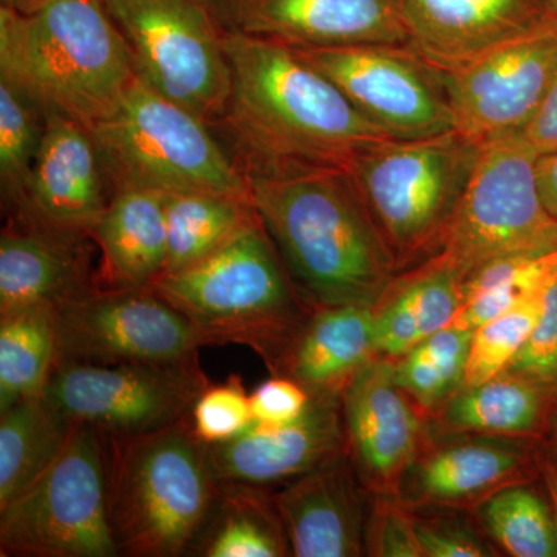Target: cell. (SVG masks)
Segmentation results:
<instances>
[{
	"label": "cell",
	"instance_id": "5",
	"mask_svg": "<svg viewBox=\"0 0 557 557\" xmlns=\"http://www.w3.org/2000/svg\"><path fill=\"white\" fill-rule=\"evenodd\" d=\"M106 438L109 520L120 556L190 555L222 483L189 418L149 434Z\"/></svg>",
	"mask_w": 557,
	"mask_h": 557
},
{
	"label": "cell",
	"instance_id": "33",
	"mask_svg": "<svg viewBox=\"0 0 557 557\" xmlns=\"http://www.w3.org/2000/svg\"><path fill=\"white\" fill-rule=\"evenodd\" d=\"M474 330L456 325L438 330L394 362V379L418 406L443 405L463 384Z\"/></svg>",
	"mask_w": 557,
	"mask_h": 557
},
{
	"label": "cell",
	"instance_id": "27",
	"mask_svg": "<svg viewBox=\"0 0 557 557\" xmlns=\"http://www.w3.org/2000/svg\"><path fill=\"white\" fill-rule=\"evenodd\" d=\"M190 555L284 557L292 555L273 494L265 487L222 483L215 507Z\"/></svg>",
	"mask_w": 557,
	"mask_h": 557
},
{
	"label": "cell",
	"instance_id": "32",
	"mask_svg": "<svg viewBox=\"0 0 557 557\" xmlns=\"http://www.w3.org/2000/svg\"><path fill=\"white\" fill-rule=\"evenodd\" d=\"M487 536L508 555L555 557L557 537L552 505L527 483L500 487L475 505Z\"/></svg>",
	"mask_w": 557,
	"mask_h": 557
},
{
	"label": "cell",
	"instance_id": "45",
	"mask_svg": "<svg viewBox=\"0 0 557 557\" xmlns=\"http://www.w3.org/2000/svg\"><path fill=\"white\" fill-rule=\"evenodd\" d=\"M46 0H0L3 7L20 11V13H33L38 10Z\"/></svg>",
	"mask_w": 557,
	"mask_h": 557
},
{
	"label": "cell",
	"instance_id": "15",
	"mask_svg": "<svg viewBox=\"0 0 557 557\" xmlns=\"http://www.w3.org/2000/svg\"><path fill=\"white\" fill-rule=\"evenodd\" d=\"M104 164L90 131L54 110L44 112L38 156L20 203L17 222L65 240L91 239L109 200Z\"/></svg>",
	"mask_w": 557,
	"mask_h": 557
},
{
	"label": "cell",
	"instance_id": "44",
	"mask_svg": "<svg viewBox=\"0 0 557 557\" xmlns=\"http://www.w3.org/2000/svg\"><path fill=\"white\" fill-rule=\"evenodd\" d=\"M542 478H544L545 487L552 505L553 518H555L556 537H557V468L548 458L542 461Z\"/></svg>",
	"mask_w": 557,
	"mask_h": 557
},
{
	"label": "cell",
	"instance_id": "18",
	"mask_svg": "<svg viewBox=\"0 0 557 557\" xmlns=\"http://www.w3.org/2000/svg\"><path fill=\"white\" fill-rule=\"evenodd\" d=\"M346 449L343 398L311 394L302 417L281 426L252 423L231 442L207 446L220 483L271 486L292 482Z\"/></svg>",
	"mask_w": 557,
	"mask_h": 557
},
{
	"label": "cell",
	"instance_id": "26",
	"mask_svg": "<svg viewBox=\"0 0 557 557\" xmlns=\"http://www.w3.org/2000/svg\"><path fill=\"white\" fill-rule=\"evenodd\" d=\"M553 388L502 372L478 386L460 387L445 403L442 426L449 434L530 437L547 423Z\"/></svg>",
	"mask_w": 557,
	"mask_h": 557
},
{
	"label": "cell",
	"instance_id": "28",
	"mask_svg": "<svg viewBox=\"0 0 557 557\" xmlns=\"http://www.w3.org/2000/svg\"><path fill=\"white\" fill-rule=\"evenodd\" d=\"M75 424L44 395L0 412V508L54 463Z\"/></svg>",
	"mask_w": 557,
	"mask_h": 557
},
{
	"label": "cell",
	"instance_id": "35",
	"mask_svg": "<svg viewBox=\"0 0 557 557\" xmlns=\"http://www.w3.org/2000/svg\"><path fill=\"white\" fill-rule=\"evenodd\" d=\"M545 293L474 330L461 387L478 386L507 370L536 327L544 310Z\"/></svg>",
	"mask_w": 557,
	"mask_h": 557
},
{
	"label": "cell",
	"instance_id": "16",
	"mask_svg": "<svg viewBox=\"0 0 557 557\" xmlns=\"http://www.w3.org/2000/svg\"><path fill=\"white\" fill-rule=\"evenodd\" d=\"M228 33L330 49L359 44H410L398 0H211Z\"/></svg>",
	"mask_w": 557,
	"mask_h": 557
},
{
	"label": "cell",
	"instance_id": "42",
	"mask_svg": "<svg viewBox=\"0 0 557 557\" xmlns=\"http://www.w3.org/2000/svg\"><path fill=\"white\" fill-rule=\"evenodd\" d=\"M537 183L545 208L557 219V150L539 156Z\"/></svg>",
	"mask_w": 557,
	"mask_h": 557
},
{
	"label": "cell",
	"instance_id": "22",
	"mask_svg": "<svg viewBox=\"0 0 557 557\" xmlns=\"http://www.w3.org/2000/svg\"><path fill=\"white\" fill-rule=\"evenodd\" d=\"M84 242L61 239L10 220L0 236V314L58 307L95 287Z\"/></svg>",
	"mask_w": 557,
	"mask_h": 557
},
{
	"label": "cell",
	"instance_id": "40",
	"mask_svg": "<svg viewBox=\"0 0 557 557\" xmlns=\"http://www.w3.org/2000/svg\"><path fill=\"white\" fill-rule=\"evenodd\" d=\"M255 423L281 426L298 420L309 409L311 394L295 380L273 375L249 394Z\"/></svg>",
	"mask_w": 557,
	"mask_h": 557
},
{
	"label": "cell",
	"instance_id": "19",
	"mask_svg": "<svg viewBox=\"0 0 557 557\" xmlns=\"http://www.w3.org/2000/svg\"><path fill=\"white\" fill-rule=\"evenodd\" d=\"M347 448L273 494L296 557H357L366 552L368 504Z\"/></svg>",
	"mask_w": 557,
	"mask_h": 557
},
{
	"label": "cell",
	"instance_id": "10",
	"mask_svg": "<svg viewBox=\"0 0 557 557\" xmlns=\"http://www.w3.org/2000/svg\"><path fill=\"white\" fill-rule=\"evenodd\" d=\"M138 78L220 126L231 95L226 30L211 0H108Z\"/></svg>",
	"mask_w": 557,
	"mask_h": 557
},
{
	"label": "cell",
	"instance_id": "9",
	"mask_svg": "<svg viewBox=\"0 0 557 557\" xmlns=\"http://www.w3.org/2000/svg\"><path fill=\"white\" fill-rule=\"evenodd\" d=\"M537 159L520 129L482 143L463 199L434 259L465 281L496 259L556 251L557 219L539 190Z\"/></svg>",
	"mask_w": 557,
	"mask_h": 557
},
{
	"label": "cell",
	"instance_id": "2",
	"mask_svg": "<svg viewBox=\"0 0 557 557\" xmlns=\"http://www.w3.org/2000/svg\"><path fill=\"white\" fill-rule=\"evenodd\" d=\"M225 53L231 95L220 126L233 137L242 170L347 168L362 149L392 138L292 47L226 32Z\"/></svg>",
	"mask_w": 557,
	"mask_h": 557
},
{
	"label": "cell",
	"instance_id": "1",
	"mask_svg": "<svg viewBox=\"0 0 557 557\" xmlns=\"http://www.w3.org/2000/svg\"><path fill=\"white\" fill-rule=\"evenodd\" d=\"M251 203L311 309L379 306L398 270L347 168L245 171Z\"/></svg>",
	"mask_w": 557,
	"mask_h": 557
},
{
	"label": "cell",
	"instance_id": "13",
	"mask_svg": "<svg viewBox=\"0 0 557 557\" xmlns=\"http://www.w3.org/2000/svg\"><path fill=\"white\" fill-rule=\"evenodd\" d=\"M61 361L119 364L197 357L207 341L152 288L91 287L57 307Z\"/></svg>",
	"mask_w": 557,
	"mask_h": 557
},
{
	"label": "cell",
	"instance_id": "11",
	"mask_svg": "<svg viewBox=\"0 0 557 557\" xmlns=\"http://www.w3.org/2000/svg\"><path fill=\"white\" fill-rule=\"evenodd\" d=\"M211 381L197 357L174 362H58L42 395L73 423L132 437L188 420Z\"/></svg>",
	"mask_w": 557,
	"mask_h": 557
},
{
	"label": "cell",
	"instance_id": "43",
	"mask_svg": "<svg viewBox=\"0 0 557 557\" xmlns=\"http://www.w3.org/2000/svg\"><path fill=\"white\" fill-rule=\"evenodd\" d=\"M548 434V460L557 468V386L553 391L552 403L547 413V423H545Z\"/></svg>",
	"mask_w": 557,
	"mask_h": 557
},
{
	"label": "cell",
	"instance_id": "14",
	"mask_svg": "<svg viewBox=\"0 0 557 557\" xmlns=\"http://www.w3.org/2000/svg\"><path fill=\"white\" fill-rule=\"evenodd\" d=\"M443 76L454 129L479 143L522 129L557 76V14Z\"/></svg>",
	"mask_w": 557,
	"mask_h": 557
},
{
	"label": "cell",
	"instance_id": "17",
	"mask_svg": "<svg viewBox=\"0 0 557 557\" xmlns=\"http://www.w3.org/2000/svg\"><path fill=\"white\" fill-rule=\"evenodd\" d=\"M346 448L362 483L376 494H395L420 454L423 420L417 403L394 379V361H369L343 392Z\"/></svg>",
	"mask_w": 557,
	"mask_h": 557
},
{
	"label": "cell",
	"instance_id": "34",
	"mask_svg": "<svg viewBox=\"0 0 557 557\" xmlns=\"http://www.w3.org/2000/svg\"><path fill=\"white\" fill-rule=\"evenodd\" d=\"M44 112L11 81L0 76V183L3 200L20 203L42 139Z\"/></svg>",
	"mask_w": 557,
	"mask_h": 557
},
{
	"label": "cell",
	"instance_id": "36",
	"mask_svg": "<svg viewBox=\"0 0 557 557\" xmlns=\"http://www.w3.org/2000/svg\"><path fill=\"white\" fill-rule=\"evenodd\" d=\"M189 423L194 435L207 446L231 442L251 428V398L239 376L209 383L194 403Z\"/></svg>",
	"mask_w": 557,
	"mask_h": 557
},
{
	"label": "cell",
	"instance_id": "3",
	"mask_svg": "<svg viewBox=\"0 0 557 557\" xmlns=\"http://www.w3.org/2000/svg\"><path fill=\"white\" fill-rule=\"evenodd\" d=\"M0 76L42 112L90 129L116 109L137 72L104 3L46 0L33 13L0 5Z\"/></svg>",
	"mask_w": 557,
	"mask_h": 557
},
{
	"label": "cell",
	"instance_id": "47",
	"mask_svg": "<svg viewBox=\"0 0 557 557\" xmlns=\"http://www.w3.org/2000/svg\"><path fill=\"white\" fill-rule=\"evenodd\" d=\"M98 2L106 3L108 0H98Z\"/></svg>",
	"mask_w": 557,
	"mask_h": 557
},
{
	"label": "cell",
	"instance_id": "46",
	"mask_svg": "<svg viewBox=\"0 0 557 557\" xmlns=\"http://www.w3.org/2000/svg\"><path fill=\"white\" fill-rule=\"evenodd\" d=\"M553 10H555V13L557 14V0H552Z\"/></svg>",
	"mask_w": 557,
	"mask_h": 557
},
{
	"label": "cell",
	"instance_id": "39",
	"mask_svg": "<svg viewBox=\"0 0 557 557\" xmlns=\"http://www.w3.org/2000/svg\"><path fill=\"white\" fill-rule=\"evenodd\" d=\"M413 523L423 557L496 556L485 539L457 516H417L413 511Z\"/></svg>",
	"mask_w": 557,
	"mask_h": 557
},
{
	"label": "cell",
	"instance_id": "21",
	"mask_svg": "<svg viewBox=\"0 0 557 557\" xmlns=\"http://www.w3.org/2000/svg\"><path fill=\"white\" fill-rule=\"evenodd\" d=\"M463 437L445 442L417 457L399 486L406 505L456 508L482 502L500 487L520 482L530 456L518 437L454 434Z\"/></svg>",
	"mask_w": 557,
	"mask_h": 557
},
{
	"label": "cell",
	"instance_id": "4",
	"mask_svg": "<svg viewBox=\"0 0 557 557\" xmlns=\"http://www.w3.org/2000/svg\"><path fill=\"white\" fill-rule=\"evenodd\" d=\"M149 288L188 318L207 346H247L273 375L314 311L259 214L207 258L160 274Z\"/></svg>",
	"mask_w": 557,
	"mask_h": 557
},
{
	"label": "cell",
	"instance_id": "24",
	"mask_svg": "<svg viewBox=\"0 0 557 557\" xmlns=\"http://www.w3.org/2000/svg\"><path fill=\"white\" fill-rule=\"evenodd\" d=\"M375 307L317 309L289 347L276 375L295 380L310 394L341 395L350 380L379 357Z\"/></svg>",
	"mask_w": 557,
	"mask_h": 557
},
{
	"label": "cell",
	"instance_id": "37",
	"mask_svg": "<svg viewBox=\"0 0 557 557\" xmlns=\"http://www.w3.org/2000/svg\"><path fill=\"white\" fill-rule=\"evenodd\" d=\"M366 552L372 556L423 557L413 511L395 494H379L366 530Z\"/></svg>",
	"mask_w": 557,
	"mask_h": 557
},
{
	"label": "cell",
	"instance_id": "41",
	"mask_svg": "<svg viewBox=\"0 0 557 557\" xmlns=\"http://www.w3.org/2000/svg\"><path fill=\"white\" fill-rule=\"evenodd\" d=\"M537 156L557 150V76L534 115L520 129Z\"/></svg>",
	"mask_w": 557,
	"mask_h": 557
},
{
	"label": "cell",
	"instance_id": "30",
	"mask_svg": "<svg viewBox=\"0 0 557 557\" xmlns=\"http://www.w3.org/2000/svg\"><path fill=\"white\" fill-rule=\"evenodd\" d=\"M58 359L57 307L0 314V412L42 395Z\"/></svg>",
	"mask_w": 557,
	"mask_h": 557
},
{
	"label": "cell",
	"instance_id": "31",
	"mask_svg": "<svg viewBox=\"0 0 557 557\" xmlns=\"http://www.w3.org/2000/svg\"><path fill=\"white\" fill-rule=\"evenodd\" d=\"M557 282V249L544 255L496 259L465 278L463 304L454 318L458 329L475 330L525 300L547 292Z\"/></svg>",
	"mask_w": 557,
	"mask_h": 557
},
{
	"label": "cell",
	"instance_id": "20",
	"mask_svg": "<svg viewBox=\"0 0 557 557\" xmlns=\"http://www.w3.org/2000/svg\"><path fill=\"white\" fill-rule=\"evenodd\" d=\"M410 46L437 67H456L556 16L552 0H398Z\"/></svg>",
	"mask_w": 557,
	"mask_h": 557
},
{
	"label": "cell",
	"instance_id": "23",
	"mask_svg": "<svg viewBox=\"0 0 557 557\" xmlns=\"http://www.w3.org/2000/svg\"><path fill=\"white\" fill-rule=\"evenodd\" d=\"M91 239L101 252L95 287H150L166 269L163 194L138 186H116Z\"/></svg>",
	"mask_w": 557,
	"mask_h": 557
},
{
	"label": "cell",
	"instance_id": "25",
	"mask_svg": "<svg viewBox=\"0 0 557 557\" xmlns=\"http://www.w3.org/2000/svg\"><path fill=\"white\" fill-rule=\"evenodd\" d=\"M461 284L456 271L434 258L398 273L375 307L376 355L403 358L453 324L463 304Z\"/></svg>",
	"mask_w": 557,
	"mask_h": 557
},
{
	"label": "cell",
	"instance_id": "29",
	"mask_svg": "<svg viewBox=\"0 0 557 557\" xmlns=\"http://www.w3.org/2000/svg\"><path fill=\"white\" fill-rule=\"evenodd\" d=\"M161 194L168 230V259L163 273L185 269L207 258L258 215L249 201L220 194L200 190Z\"/></svg>",
	"mask_w": 557,
	"mask_h": 557
},
{
	"label": "cell",
	"instance_id": "6",
	"mask_svg": "<svg viewBox=\"0 0 557 557\" xmlns=\"http://www.w3.org/2000/svg\"><path fill=\"white\" fill-rule=\"evenodd\" d=\"M480 150L482 143L454 129L383 139L348 164L398 273L438 255Z\"/></svg>",
	"mask_w": 557,
	"mask_h": 557
},
{
	"label": "cell",
	"instance_id": "38",
	"mask_svg": "<svg viewBox=\"0 0 557 557\" xmlns=\"http://www.w3.org/2000/svg\"><path fill=\"white\" fill-rule=\"evenodd\" d=\"M505 372L539 384L557 386V282L545 293L544 310L536 327Z\"/></svg>",
	"mask_w": 557,
	"mask_h": 557
},
{
	"label": "cell",
	"instance_id": "7",
	"mask_svg": "<svg viewBox=\"0 0 557 557\" xmlns=\"http://www.w3.org/2000/svg\"><path fill=\"white\" fill-rule=\"evenodd\" d=\"M211 129L137 76L116 109L89 131L113 188L200 190L251 203L245 171Z\"/></svg>",
	"mask_w": 557,
	"mask_h": 557
},
{
	"label": "cell",
	"instance_id": "8",
	"mask_svg": "<svg viewBox=\"0 0 557 557\" xmlns=\"http://www.w3.org/2000/svg\"><path fill=\"white\" fill-rule=\"evenodd\" d=\"M108 469L106 435L76 423L54 463L0 508V556H120L109 520Z\"/></svg>",
	"mask_w": 557,
	"mask_h": 557
},
{
	"label": "cell",
	"instance_id": "12",
	"mask_svg": "<svg viewBox=\"0 0 557 557\" xmlns=\"http://www.w3.org/2000/svg\"><path fill=\"white\" fill-rule=\"evenodd\" d=\"M295 50L392 138H423L454 131L443 70L410 44Z\"/></svg>",
	"mask_w": 557,
	"mask_h": 557
}]
</instances>
